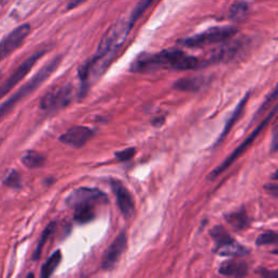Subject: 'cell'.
Here are the masks:
<instances>
[{"label": "cell", "instance_id": "14", "mask_svg": "<svg viewBox=\"0 0 278 278\" xmlns=\"http://www.w3.org/2000/svg\"><path fill=\"white\" fill-rule=\"evenodd\" d=\"M248 99H249V93L246 94V96H244V97L242 98L241 101L238 103L236 110L233 111L232 116H231V119H230L229 121H227V123H226V125H225V127H224L223 133H222L221 136L218 138V140H216V142L214 143V147L218 146V144H219L222 140H223V139L226 137V135L230 133V131L232 129V126L235 125L236 121H237L239 118H240L242 112H243V110H244V107H246V103H247V101H248Z\"/></svg>", "mask_w": 278, "mask_h": 278}, {"label": "cell", "instance_id": "22", "mask_svg": "<svg viewBox=\"0 0 278 278\" xmlns=\"http://www.w3.org/2000/svg\"><path fill=\"white\" fill-rule=\"evenodd\" d=\"M249 12V4L247 2L243 1H239V2H235L232 8L230 9V16L232 20H242L247 16Z\"/></svg>", "mask_w": 278, "mask_h": 278}, {"label": "cell", "instance_id": "25", "mask_svg": "<svg viewBox=\"0 0 278 278\" xmlns=\"http://www.w3.org/2000/svg\"><path fill=\"white\" fill-rule=\"evenodd\" d=\"M277 242H278V233L273 231H266L262 232L257 238V240H255V243H257L258 246H265V244H272Z\"/></svg>", "mask_w": 278, "mask_h": 278}, {"label": "cell", "instance_id": "20", "mask_svg": "<svg viewBox=\"0 0 278 278\" xmlns=\"http://www.w3.org/2000/svg\"><path fill=\"white\" fill-rule=\"evenodd\" d=\"M61 260H62V253H61L60 250H57L54 253H52V255H50L46 263L43 265L41 276L43 278H48L51 276L61 263Z\"/></svg>", "mask_w": 278, "mask_h": 278}, {"label": "cell", "instance_id": "16", "mask_svg": "<svg viewBox=\"0 0 278 278\" xmlns=\"http://www.w3.org/2000/svg\"><path fill=\"white\" fill-rule=\"evenodd\" d=\"M204 77H184L174 84L175 90L183 92H196L204 86Z\"/></svg>", "mask_w": 278, "mask_h": 278}, {"label": "cell", "instance_id": "17", "mask_svg": "<svg viewBox=\"0 0 278 278\" xmlns=\"http://www.w3.org/2000/svg\"><path fill=\"white\" fill-rule=\"evenodd\" d=\"M225 220L227 223L236 231H242L244 229H247L250 224L249 216L247 215L246 212H244V210H240V211H237V212L227 214L225 216Z\"/></svg>", "mask_w": 278, "mask_h": 278}, {"label": "cell", "instance_id": "33", "mask_svg": "<svg viewBox=\"0 0 278 278\" xmlns=\"http://www.w3.org/2000/svg\"><path fill=\"white\" fill-rule=\"evenodd\" d=\"M273 254H276V255H278V249H275V250H273V252H272Z\"/></svg>", "mask_w": 278, "mask_h": 278}, {"label": "cell", "instance_id": "23", "mask_svg": "<svg viewBox=\"0 0 278 278\" xmlns=\"http://www.w3.org/2000/svg\"><path fill=\"white\" fill-rule=\"evenodd\" d=\"M211 236H212V238L214 239V241L216 242V246L218 247L233 240V239L230 236V233L227 232L224 227L222 226L214 227V229L211 231Z\"/></svg>", "mask_w": 278, "mask_h": 278}, {"label": "cell", "instance_id": "27", "mask_svg": "<svg viewBox=\"0 0 278 278\" xmlns=\"http://www.w3.org/2000/svg\"><path fill=\"white\" fill-rule=\"evenodd\" d=\"M3 185L13 188V189H18L21 188L22 186V181H21V176L18 173V172L12 171L10 174H8V176L5 177L3 180Z\"/></svg>", "mask_w": 278, "mask_h": 278}, {"label": "cell", "instance_id": "26", "mask_svg": "<svg viewBox=\"0 0 278 278\" xmlns=\"http://www.w3.org/2000/svg\"><path fill=\"white\" fill-rule=\"evenodd\" d=\"M277 98H278V84L276 85L275 90L269 94V97H268V98L265 99V101L262 103V105H261L260 109L257 111V113H255L254 119H255V118H259V116L262 115V114L265 112V111L271 107V104L273 103Z\"/></svg>", "mask_w": 278, "mask_h": 278}, {"label": "cell", "instance_id": "3", "mask_svg": "<svg viewBox=\"0 0 278 278\" xmlns=\"http://www.w3.org/2000/svg\"><path fill=\"white\" fill-rule=\"evenodd\" d=\"M61 60H62L61 55H57V57H54L52 60H50L49 62L44 65L29 82H26L24 85H22L18 90V92H15L8 100H5L4 102H2L1 105H0V121H1L20 101H22V100L25 99L26 97H29L32 93H34L36 90H38L43 83L46 82L49 79V76L58 69V66L61 63Z\"/></svg>", "mask_w": 278, "mask_h": 278}, {"label": "cell", "instance_id": "5", "mask_svg": "<svg viewBox=\"0 0 278 278\" xmlns=\"http://www.w3.org/2000/svg\"><path fill=\"white\" fill-rule=\"evenodd\" d=\"M277 111H278V104L274 108V110L272 111V112H271L268 116H266V119L262 122V123H261V124L257 127V129H255V130L251 133V134H250V136H249L248 138H246V140H244V141L240 144V146H238L235 150H233V152L231 153V154L229 155V157H227V158L225 159V161H223V162H222L219 166H216V168H215L212 172H211V173L209 174V177H208V179H209L210 181L215 180L216 177H218L220 174L223 173V172H224L226 169H229L230 166H231L233 162H235V161H236L239 157H240V155H241L244 151H246V150L248 149V147L250 146V144H251V143L255 140V138H257V137L261 134V132L263 131L264 127L269 124V122H270L271 119L273 118V116L275 115V113L277 112Z\"/></svg>", "mask_w": 278, "mask_h": 278}, {"label": "cell", "instance_id": "2", "mask_svg": "<svg viewBox=\"0 0 278 278\" xmlns=\"http://www.w3.org/2000/svg\"><path fill=\"white\" fill-rule=\"evenodd\" d=\"M133 26L134 24L129 18L119 20L114 23L101 38L93 59L103 65L104 68H108L118 50L125 43Z\"/></svg>", "mask_w": 278, "mask_h": 278}, {"label": "cell", "instance_id": "34", "mask_svg": "<svg viewBox=\"0 0 278 278\" xmlns=\"http://www.w3.org/2000/svg\"><path fill=\"white\" fill-rule=\"evenodd\" d=\"M1 77H2V73H1V72H0V79H1Z\"/></svg>", "mask_w": 278, "mask_h": 278}, {"label": "cell", "instance_id": "32", "mask_svg": "<svg viewBox=\"0 0 278 278\" xmlns=\"http://www.w3.org/2000/svg\"><path fill=\"white\" fill-rule=\"evenodd\" d=\"M272 180H274V181H278V169L274 172L273 175H272Z\"/></svg>", "mask_w": 278, "mask_h": 278}, {"label": "cell", "instance_id": "1", "mask_svg": "<svg viewBox=\"0 0 278 278\" xmlns=\"http://www.w3.org/2000/svg\"><path fill=\"white\" fill-rule=\"evenodd\" d=\"M203 68L202 60L186 54L176 48L164 49L158 53H141L131 65V71L136 73H151L161 69L193 70Z\"/></svg>", "mask_w": 278, "mask_h": 278}, {"label": "cell", "instance_id": "19", "mask_svg": "<svg viewBox=\"0 0 278 278\" xmlns=\"http://www.w3.org/2000/svg\"><path fill=\"white\" fill-rule=\"evenodd\" d=\"M46 162V157L37 151H27L22 157V163L29 169H38L44 166Z\"/></svg>", "mask_w": 278, "mask_h": 278}, {"label": "cell", "instance_id": "7", "mask_svg": "<svg viewBox=\"0 0 278 278\" xmlns=\"http://www.w3.org/2000/svg\"><path fill=\"white\" fill-rule=\"evenodd\" d=\"M108 202V198L101 190L97 188L82 187L72 191L65 199V203L69 208H77L82 205H93L98 207L100 204Z\"/></svg>", "mask_w": 278, "mask_h": 278}, {"label": "cell", "instance_id": "13", "mask_svg": "<svg viewBox=\"0 0 278 278\" xmlns=\"http://www.w3.org/2000/svg\"><path fill=\"white\" fill-rule=\"evenodd\" d=\"M220 274L224 276L242 277L248 273V265L241 261L230 260L220 266Z\"/></svg>", "mask_w": 278, "mask_h": 278}, {"label": "cell", "instance_id": "6", "mask_svg": "<svg viewBox=\"0 0 278 278\" xmlns=\"http://www.w3.org/2000/svg\"><path fill=\"white\" fill-rule=\"evenodd\" d=\"M73 94V86L71 84L54 86L41 99L40 107L44 111H55L62 109L70 104L74 97Z\"/></svg>", "mask_w": 278, "mask_h": 278}, {"label": "cell", "instance_id": "21", "mask_svg": "<svg viewBox=\"0 0 278 278\" xmlns=\"http://www.w3.org/2000/svg\"><path fill=\"white\" fill-rule=\"evenodd\" d=\"M154 2V0H138V2L136 3L134 10L132 11L129 19L133 24H135L137 20L140 18V16L146 12L147 9Z\"/></svg>", "mask_w": 278, "mask_h": 278}, {"label": "cell", "instance_id": "18", "mask_svg": "<svg viewBox=\"0 0 278 278\" xmlns=\"http://www.w3.org/2000/svg\"><path fill=\"white\" fill-rule=\"evenodd\" d=\"M96 208L93 205H82L75 208L74 220L79 224H87L96 218Z\"/></svg>", "mask_w": 278, "mask_h": 278}, {"label": "cell", "instance_id": "24", "mask_svg": "<svg viewBox=\"0 0 278 278\" xmlns=\"http://www.w3.org/2000/svg\"><path fill=\"white\" fill-rule=\"evenodd\" d=\"M54 229H55V223L53 222V223H50L46 227L45 231H44V232L42 233V237H41L40 240H38V243H37L36 249H35V251H34V259L35 260L40 259L41 254H42V251H43V249H44V246H45V243L47 242L49 236L51 235L52 232L54 231Z\"/></svg>", "mask_w": 278, "mask_h": 278}, {"label": "cell", "instance_id": "10", "mask_svg": "<svg viewBox=\"0 0 278 278\" xmlns=\"http://www.w3.org/2000/svg\"><path fill=\"white\" fill-rule=\"evenodd\" d=\"M110 185L116 198V203L119 205L121 213L125 219L132 218L135 212V203L129 189L118 180H110Z\"/></svg>", "mask_w": 278, "mask_h": 278}, {"label": "cell", "instance_id": "12", "mask_svg": "<svg viewBox=\"0 0 278 278\" xmlns=\"http://www.w3.org/2000/svg\"><path fill=\"white\" fill-rule=\"evenodd\" d=\"M94 132L86 126H74L59 137V140L73 148H82L91 140Z\"/></svg>", "mask_w": 278, "mask_h": 278}, {"label": "cell", "instance_id": "8", "mask_svg": "<svg viewBox=\"0 0 278 278\" xmlns=\"http://www.w3.org/2000/svg\"><path fill=\"white\" fill-rule=\"evenodd\" d=\"M46 51L47 50L44 49L30 55L29 58L25 59L23 62H22L18 68L11 73V75L7 80H4L1 84H0V99L4 97L10 91H12L13 87L18 85L19 83L30 73V71L32 70L33 66L37 63V61L46 53Z\"/></svg>", "mask_w": 278, "mask_h": 278}, {"label": "cell", "instance_id": "9", "mask_svg": "<svg viewBox=\"0 0 278 278\" xmlns=\"http://www.w3.org/2000/svg\"><path fill=\"white\" fill-rule=\"evenodd\" d=\"M31 33L30 24H22L3 37L0 42V62L22 46Z\"/></svg>", "mask_w": 278, "mask_h": 278}, {"label": "cell", "instance_id": "4", "mask_svg": "<svg viewBox=\"0 0 278 278\" xmlns=\"http://www.w3.org/2000/svg\"><path fill=\"white\" fill-rule=\"evenodd\" d=\"M237 33L238 29L235 26H216L199 33V34L184 38V40L180 41V44L189 48H200L224 43L232 38Z\"/></svg>", "mask_w": 278, "mask_h": 278}, {"label": "cell", "instance_id": "30", "mask_svg": "<svg viewBox=\"0 0 278 278\" xmlns=\"http://www.w3.org/2000/svg\"><path fill=\"white\" fill-rule=\"evenodd\" d=\"M85 1H87V0H70L68 2V5H66V9L73 10L77 7H80V5L84 3Z\"/></svg>", "mask_w": 278, "mask_h": 278}, {"label": "cell", "instance_id": "29", "mask_svg": "<svg viewBox=\"0 0 278 278\" xmlns=\"http://www.w3.org/2000/svg\"><path fill=\"white\" fill-rule=\"evenodd\" d=\"M264 188H265L266 191L272 194V196L278 197V184H274V183H271V184L265 185Z\"/></svg>", "mask_w": 278, "mask_h": 278}, {"label": "cell", "instance_id": "11", "mask_svg": "<svg viewBox=\"0 0 278 278\" xmlns=\"http://www.w3.org/2000/svg\"><path fill=\"white\" fill-rule=\"evenodd\" d=\"M126 247H127L126 233L124 232H120V235L112 241V243L110 244L109 248L107 249V251H105L101 263L102 270L104 271L112 270L115 264L119 262L122 254L124 253Z\"/></svg>", "mask_w": 278, "mask_h": 278}, {"label": "cell", "instance_id": "31", "mask_svg": "<svg viewBox=\"0 0 278 278\" xmlns=\"http://www.w3.org/2000/svg\"><path fill=\"white\" fill-rule=\"evenodd\" d=\"M273 150H277L278 149V132H276V134L274 135L273 138V146H272Z\"/></svg>", "mask_w": 278, "mask_h": 278}, {"label": "cell", "instance_id": "28", "mask_svg": "<svg viewBox=\"0 0 278 278\" xmlns=\"http://www.w3.org/2000/svg\"><path fill=\"white\" fill-rule=\"evenodd\" d=\"M135 153H136L135 148H129V149H125V150H122V151L116 152L115 157L119 161H127L134 157Z\"/></svg>", "mask_w": 278, "mask_h": 278}, {"label": "cell", "instance_id": "15", "mask_svg": "<svg viewBox=\"0 0 278 278\" xmlns=\"http://www.w3.org/2000/svg\"><path fill=\"white\" fill-rule=\"evenodd\" d=\"M216 250H218L220 255H223V257H231V258L244 257V255H247L249 253L246 248L242 247L241 244L237 243L235 240L227 242L225 244H222V246H219Z\"/></svg>", "mask_w": 278, "mask_h": 278}]
</instances>
